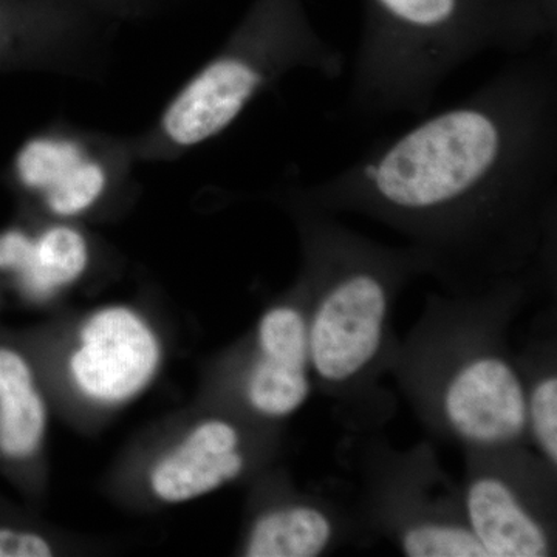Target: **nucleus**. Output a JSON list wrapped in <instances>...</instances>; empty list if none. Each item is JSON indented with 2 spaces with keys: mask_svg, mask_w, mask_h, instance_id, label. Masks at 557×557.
I'll list each match as a JSON object with an SVG mask.
<instances>
[{
  "mask_svg": "<svg viewBox=\"0 0 557 557\" xmlns=\"http://www.w3.org/2000/svg\"><path fill=\"white\" fill-rule=\"evenodd\" d=\"M284 189L395 231L443 292L523 276L555 287L556 42L509 57L467 97L373 143L336 174Z\"/></svg>",
  "mask_w": 557,
  "mask_h": 557,
  "instance_id": "nucleus-1",
  "label": "nucleus"
},
{
  "mask_svg": "<svg viewBox=\"0 0 557 557\" xmlns=\"http://www.w3.org/2000/svg\"><path fill=\"white\" fill-rule=\"evenodd\" d=\"M277 197L298 231L314 391L350 434L379 432L397 410L383 384L399 344L395 309L423 265L408 245L381 244L284 188Z\"/></svg>",
  "mask_w": 557,
  "mask_h": 557,
  "instance_id": "nucleus-2",
  "label": "nucleus"
},
{
  "mask_svg": "<svg viewBox=\"0 0 557 557\" xmlns=\"http://www.w3.org/2000/svg\"><path fill=\"white\" fill-rule=\"evenodd\" d=\"M542 289L552 293L523 276L479 293H429L388 375L431 437L463 450L530 446L511 329Z\"/></svg>",
  "mask_w": 557,
  "mask_h": 557,
  "instance_id": "nucleus-3",
  "label": "nucleus"
},
{
  "mask_svg": "<svg viewBox=\"0 0 557 557\" xmlns=\"http://www.w3.org/2000/svg\"><path fill=\"white\" fill-rule=\"evenodd\" d=\"M284 3L267 0L190 75L149 131L129 139L135 160L177 159L207 145L296 70L329 81L346 73L343 50L319 38Z\"/></svg>",
  "mask_w": 557,
  "mask_h": 557,
  "instance_id": "nucleus-4",
  "label": "nucleus"
},
{
  "mask_svg": "<svg viewBox=\"0 0 557 557\" xmlns=\"http://www.w3.org/2000/svg\"><path fill=\"white\" fill-rule=\"evenodd\" d=\"M351 435L354 508L368 539H386L409 557H486L468 525L460 483L431 442L398 449L379 432Z\"/></svg>",
  "mask_w": 557,
  "mask_h": 557,
  "instance_id": "nucleus-5",
  "label": "nucleus"
},
{
  "mask_svg": "<svg viewBox=\"0 0 557 557\" xmlns=\"http://www.w3.org/2000/svg\"><path fill=\"white\" fill-rule=\"evenodd\" d=\"M465 516L486 557H552L557 469L528 445L463 450Z\"/></svg>",
  "mask_w": 557,
  "mask_h": 557,
  "instance_id": "nucleus-6",
  "label": "nucleus"
},
{
  "mask_svg": "<svg viewBox=\"0 0 557 557\" xmlns=\"http://www.w3.org/2000/svg\"><path fill=\"white\" fill-rule=\"evenodd\" d=\"M132 160L129 141L90 138L61 127L28 139L14 160V174L51 214L76 218L104 199Z\"/></svg>",
  "mask_w": 557,
  "mask_h": 557,
  "instance_id": "nucleus-7",
  "label": "nucleus"
},
{
  "mask_svg": "<svg viewBox=\"0 0 557 557\" xmlns=\"http://www.w3.org/2000/svg\"><path fill=\"white\" fill-rule=\"evenodd\" d=\"M307 309L306 284L298 276L287 295L259 319L240 392L249 412L260 420L295 416L314 391Z\"/></svg>",
  "mask_w": 557,
  "mask_h": 557,
  "instance_id": "nucleus-8",
  "label": "nucleus"
},
{
  "mask_svg": "<svg viewBox=\"0 0 557 557\" xmlns=\"http://www.w3.org/2000/svg\"><path fill=\"white\" fill-rule=\"evenodd\" d=\"M159 358V343L143 319L115 307L100 311L84 325L70 369L84 394L101 401H121L148 384Z\"/></svg>",
  "mask_w": 557,
  "mask_h": 557,
  "instance_id": "nucleus-9",
  "label": "nucleus"
},
{
  "mask_svg": "<svg viewBox=\"0 0 557 557\" xmlns=\"http://www.w3.org/2000/svg\"><path fill=\"white\" fill-rule=\"evenodd\" d=\"M368 541L354 505L287 486L284 496L259 509L244 541L248 557H321Z\"/></svg>",
  "mask_w": 557,
  "mask_h": 557,
  "instance_id": "nucleus-10",
  "label": "nucleus"
},
{
  "mask_svg": "<svg viewBox=\"0 0 557 557\" xmlns=\"http://www.w3.org/2000/svg\"><path fill=\"white\" fill-rule=\"evenodd\" d=\"M251 465L240 424L207 418L153 469V493L166 502L193 500L244 478Z\"/></svg>",
  "mask_w": 557,
  "mask_h": 557,
  "instance_id": "nucleus-11",
  "label": "nucleus"
},
{
  "mask_svg": "<svg viewBox=\"0 0 557 557\" xmlns=\"http://www.w3.org/2000/svg\"><path fill=\"white\" fill-rule=\"evenodd\" d=\"M534 321L527 343L516 351L523 401L528 442L539 457L557 469V338L552 311Z\"/></svg>",
  "mask_w": 557,
  "mask_h": 557,
  "instance_id": "nucleus-12",
  "label": "nucleus"
},
{
  "mask_svg": "<svg viewBox=\"0 0 557 557\" xmlns=\"http://www.w3.org/2000/svg\"><path fill=\"white\" fill-rule=\"evenodd\" d=\"M46 428V408L33 387L27 362L0 348V450L7 456H30Z\"/></svg>",
  "mask_w": 557,
  "mask_h": 557,
  "instance_id": "nucleus-13",
  "label": "nucleus"
},
{
  "mask_svg": "<svg viewBox=\"0 0 557 557\" xmlns=\"http://www.w3.org/2000/svg\"><path fill=\"white\" fill-rule=\"evenodd\" d=\"M89 258V244L81 231L69 225H51L33 237L27 263L17 274L25 292L46 298L83 276Z\"/></svg>",
  "mask_w": 557,
  "mask_h": 557,
  "instance_id": "nucleus-14",
  "label": "nucleus"
},
{
  "mask_svg": "<svg viewBox=\"0 0 557 557\" xmlns=\"http://www.w3.org/2000/svg\"><path fill=\"white\" fill-rule=\"evenodd\" d=\"M51 556L46 539L20 531L0 530V557Z\"/></svg>",
  "mask_w": 557,
  "mask_h": 557,
  "instance_id": "nucleus-15",
  "label": "nucleus"
},
{
  "mask_svg": "<svg viewBox=\"0 0 557 557\" xmlns=\"http://www.w3.org/2000/svg\"><path fill=\"white\" fill-rule=\"evenodd\" d=\"M33 237L20 230L0 234V270H13L20 273L30 255Z\"/></svg>",
  "mask_w": 557,
  "mask_h": 557,
  "instance_id": "nucleus-16",
  "label": "nucleus"
},
{
  "mask_svg": "<svg viewBox=\"0 0 557 557\" xmlns=\"http://www.w3.org/2000/svg\"><path fill=\"white\" fill-rule=\"evenodd\" d=\"M7 33H9V11L0 2V46L5 42Z\"/></svg>",
  "mask_w": 557,
  "mask_h": 557,
  "instance_id": "nucleus-17",
  "label": "nucleus"
}]
</instances>
